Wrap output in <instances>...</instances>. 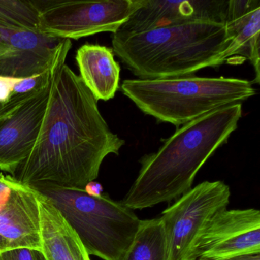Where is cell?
I'll return each instance as SVG.
<instances>
[{
	"mask_svg": "<svg viewBox=\"0 0 260 260\" xmlns=\"http://www.w3.org/2000/svg\"><path fill=\"white\" fill-rule=\"evenodd\" d=\"M124 144L81 78L63 63L53 78L36 144L12 176L32 188L84 189L98 177L105 158L119 154Z\"/></svg>",
	"mask_w": 260,
	"mask_h": 260,
	"instance_id": "cell-1",
	"label": "cell"
},
{
	"mask_svg": "<svg viewBox=\"0 0 260 260\" xmlns=\"http://www.w3.org/2000/svg\"><path fill=\"white\" fill-rule=\"evenodd\" d=\"M242 114V103H234L177 127L157 151L141 158L138 177L121 202L135 211L179 199L192 188L202 166L237 130Z\"/></svg>",
	"mask_w": 260,
	"mask_h": 260,
	"instance_id": "cell-2",
	"label": "cell"
},
{
	"mask_svg": "<svg viewBox=\"0 0 260 260\" xmlns=\"http://www.w3.org/2000/svg\"><path fill=\"white\" fill-rule=\"evenodd\" d=\"M232 39L225 23L196 22L145 32L112 34L117 56L140 80L192 76L226 62Z\"/></svg>",
	"mask_w": 260,
	"mask_h": 260,
	"instance_id": "cell-3",
	"label": "cell"
},
{
	"mask_svg": "<svg viewBox=\"0 0 260 260\" xmlns=\"http://www.w3.org/2000/svg\"><path fill=\"white\" fill-rule=\"evenodd\" d=\"M122 93L146 115L176 127L228 105L255 95L252 82L226 77L196 76L125 80Z\"/></svg>",
	"mask_w": 260,
	"mask_h": 260,
	"instance_id": "cell-4",
	"label": "cell"
},
{
	"mask_svg": "<svg viewBox=\"0 0 260 260\" xmlns=\"http://www.w3.org/2000/svg\"><path fill=\"white\" fill-rule=\"evenodd\" d=\"M34 188L60 211L89 255L103 260L122 259L141 224L134 211L107 194L94 196L85 188Z\"/></svg>",
	"mask_w": 260,
	"mask_h": 260,
	"instance_id": "cell-5",
	"label": "cell"
},
{
	"mask_svg": "<svg viewBox=\"0 0 260 260\" xmlns=\"http://www.w3.org/2000/svg\"><path fill=\"white\" fill-rule=\"evenodd\" d=\"M40 31L49 37L77 39L116 32L138 10L141 0L36 1Z\"/></svg>",
	"mask_w": 260,
	"mask_h": 260,
	"instance_id": "cell-6",
	"label": "cell"
},
{
	"mask_svg": "<svg viewBox=\"0 0 260 260\" xmlns=\"http://www.w3.org/2000/svg\"><path fill=\"white\" fill-rule=\"evenodd\" d=\"M231 190L222 181H205L162 213L170 260H197L199 242L214 216L226 209Z\"/></svg>",
	"mask_w": 260,
	"mask_h": 260,
	"instance_id": "cell-7",
	"label": "cell"
},
{
	"mask_svg": "<svg viewBox=\"0 0 260 260\" xmlns=\"http://www.w3.org/2000/svg\"><path fill=\"white\" fill-rule=\"evenodd\" d=\"M7 50L0 56V77L26 78L42 74L72 47L69 39L43 34L39 22L20 21L0 25Z\"/></svg>",
	"mask_w": 260,
	"mask_h": 260,
	"instance_id": "cell-8",
	"label": "cell"
},
{
	"mask_svg": "<svg viewBox=\"0 0 260 260\" xmlns=\"http://www.w3.org/2000/svg\"><path fill=\"white\" fill-rule=\"evenodd\" d=\"M51 83L0 112V171L13 176L32 150L46 112Z\"/></svg>",
	"mask_w": 260,
	"mask_h": 260,
	"instance_id": "cell-9",
	"label": "cell"
},
{
	"mask_svg": "<svg viewBox=\"0 0 260 260\" xmlns=\"http://www.w3.org/2000/svg\"><path fill=\"white\" fill-rule=\"evenodd\" d=\"M260 253V212L254 208L217 213L199 242L197 260Z\"/></svg>",
	"mask_w": 260,
	"mask_h": 260,
	"instance_id": "cell-10",
	"label": "cell"
},
{
	"mask_svg": "<svg viewBox=\"0 0 260 260\" xmlns=\"http://www.w3.org/2000/svg\"><path fill=\"white\" fill-rule=\"evenodd\" d=\"M229 0H141L116 32L136 34L196 22L225 23Z\"/></svg>",
	"mask_w": 260,
	"mask_h": 260,
	"instance_id": "cell-11",
	"label": "cell"
},
{
	"mask_svg": "<svg viewBox=\"0 0 260 260\" xmlns=\"http://www.w3.org/2000/svg\"><path fill=\"white\" fill-rule=\"evenodd\" d=\"M0 237L8 249L31 248L42 251L40 211L38 192L19 182L4 207L0 208Z\"/></svg>",
	"mask_w": 260,
	"mask_h": 260,
	"instance_id": "cell-12",
	"label": "cell"
},
{
	"mask_svg": "<svg viewBox=\"0 0 260 260\" xmlns=\"http://www.w3.org/2000/svg\"><path fill=\"white\" fill-rule=\"evenodd\" d=\"M226 30L232 42L226 52V63L233 57L248 60L255 71L252 83H259L260 2L258 0H229Z\"/></svg>",
	"mask_w": 260,
	"mask_h": 260,
	"instance_id": "cell-13",
	"label": "cell"
},
{
	"mask_svg": "<svg viewBox=\"0 0 260 260\" xmlns=\"http://www.w3.org/2000/svg\"><path fill=\"white\" fill-rule=\"evenodd\" d=\"M37 192L42 252L45 259L91 260L78 236L60 211L46 196Z\"/></svg>",
	"mask_w": 260,
	"mask_h": 260,
	"instance_id": "cell-14",
	"label": "cell"
},
{
	"mask_svg": "<svg viewBox=\"0 0 260 260\" xmlns=\"http://www.w3.org/2000/svg\"><path fill=\"white\" fill-rule=\"evenodd\" d=\"M82 81L95 100L108 101L120 89L121 67L112 48L85 44L76 54Z\"/></svg>",
	"mask_w": 260,
	"mask_h": 260,
	"instance_id": "cell-15",
	"label": "cell"
},
{
	"mask_svg": "<svg viewBox=\"0 0 260 260\" xmlns=\"http://www.w3.org/2000/svg\"><path fill=\"white\" fill-rule=\"evenodd\" d=\"M121 260H170L168 238L160 217L141 220L135 239Z\"/></svg>",
	"mask_w": 260,
	"mask_h": 260,
	"instance_id": "cell-16",
	"label": "cell"
},
{
	"mask_svg": "<svg viewBox=\"0 0 260 260\" xmlns=\"http://www.w3.org/2000/svg\"><path fill=\"white\" fill-rule=\"evenodd\" d=\"M0 260H46L42 251L31 248H12L0 252Z\"/></svg>",
	"mask_w": 260,
	"mask_h": 260,
	"instance_id": "cell-17",
	"label": "cell"
},
{
	"mask_svg": "<svg viewBox=\"0 0 260 260\" xmlns=\"http://www.w3.org/2000/svg\"><path fill=\"white\" fill-rule=\"evenodd\" d=\"M19 182L10 175L6 176L0 173V208L7 203L13 188Z\"/></svg>",
	"mask_w": 260,
	"mask_h": 260,
	"instance_id": "cell-18",
	"label": "cell"
},
{
	"mask_svg": "<svg viewBox=\"0 0 260 260\" xmlns=\"http://www.w3.org/2000/svg\"><path fill=\"white\" fill-rule=\"evenodd\" d=\"M11 77H0V112L11 102Z\"/></svg>",
	"mask_w": 260,
	"mask_h": 260,
	"instance_id": "cell-19",
	"label": "cell"
},
{
	"mask_svg": "<svg viewBox=\"0 0 260 260\" xmlns=\"http://www.w3.org/2000/svg\"><path fill=\"white\" fill-rule=\"evenodd\" d=\"M218 260H260V253L239 254Z\"/></svg>",
	"mask_w": 260,
	"mask_h": 260,
	"instance_id": "cell-20",
	"label": "cell"
},
{
	"mask_svg": "<svg viewBox=\"0 0 260 260\" xmlns=\"http://www.w3.org/2000/svg\"><path fill=\"white\" fill-rule=\"evenodd\" d=\"M89 194L94 196H100L103 194V186L98 182H91L85 188Z\"/></svg>",
	"mask_w": 260,
	"mask_h": 260,
	"instance_id": "cell-21",
	"label": "cell"
},
{
	"mask_svg": "<svg viewBox=\"0 0 260 260\" xmlns=\"http://www.w3.org/2000/svg\"><path fill=\"white\" fill-rule=\"evenodd\" d=\"M7 46H6L5 41L4 38L0 35V56L3 55L6 52Z\"/></svg>",
	"mask_w": 260,
	"mask_h": 260,
	"instance_id": "cell-22",
	"label": "cell"
},
{
	"mask_svg": "<svg viewBox=\"0 0 260 260\" xmlns=\"http://www.w3.org/2000/svg\"><path fill=\"white\" fill-rule=\"evenodd\" d=\"M8 243H7V240L3 238L2 237H0V252L5 250V249H8Z\"/></svg>",
	"mask_w": 260,
	"mask_h": 260,
	"instance_id": "cell-23",
	"label": "cell"
}]
</instances>
